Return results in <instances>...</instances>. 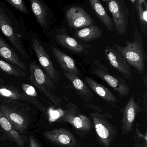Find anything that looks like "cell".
Masks as SVG:
<instances>
[{
    "instance_id": "29",
    "label": "cell",
    "mask_w": 147,
    "mask_h": 147,
    "mask_svg": "<svg viewBox=\"0 0 147 147\" xmlns=\"http://www.w3.org/2000/svg\"><path fill=\"white\" fill-rule=\"evenodd\" d=\"M29 140L30 147H42L33 136L30 135L29 136Z\"/></svg>"
},
{
    "instance_id": "20",
    "label": "cell",
    "mask_w": 147,
    "mask_h": 147,
    "mask_svg": "<svg viewBox=\"0 0 147 147\" xmlns=\"http://www.w3.org/2000/svg\"><path fill=\"white\" fill-rule=\"evenodd\" d=\"M0 126L8 135L17 144L19 147H24L23 137L20 134L16 131L8 119L0 110Z\"/></svg>"
},
{
    "instance_id": "2",
    "label": "cell",
    "mask_w": 147,
    "mask_h": 147,
    "mask_svg": "<svg viewBox=\"0 0 147 147\" xmlns=\"http://www.w3.org/2000/svg\"><path fill=\"white\" fill-rule=\"evenodd\" d=\"M114 47L121 54L130 66L140 74L146 69V54L141 35L138 29L135 30L133 40L125 41V45L114 44Z\"/></svg>"
},
{
    "instance_id": "24",
    "label": "cell",
    "mask_w": 147,
    "mask_h": 147,
    "mask_svg": "<svg viewBox=\"0 0 147 147\" xmlns=\"http://www.w3.org/2000/svg\"><path fill=\"white\" fill-rule=\"evenodd\" d=\"M136 8L139 16L140 25L142 30L147 34V5L146 0H137Z\"/></svg>"
},
{
    "instance_id": "19",
    "label": "cell",
    "mask_w": 147,
    "mask_h": 147,
    "mask_svg": "<svg viewBox=\"0 0 147 147\" xmlns=\"http://www.w3.org/2000/svg\"><path fill=\"white\" fill-rule=\"evenodd\" d=\"M0 57L12 64L16 65L24 71H26L25 64L21 61L15 52L7 44L0 35Z\"/></svg>"
},
{
    "instance_id": "12",
    "label": "cell",
    "mask_w": 147,
    "mask_h": 147,
    "mask_svg": "<svg viewBox=\"0 0 147 147\" xmlns=\"http://www.w3.org/2000/svg\"><path fill=\"white\" fill-rule=\"evenodd\" d=\"M44 136L51 142L62 147H81L72 133L66 129H55L45 132Z\"/></svg>"
},
{
    "instance_id": "6",
    "label": "cell",
    "mask_w": 147,
    "mask_h": 147,
    "mask_svg": "<svg viewBox=\"0 0 147 147\" xmlns=\"http://www.w3.org/2000/svg\"><path fill=\"white\" fill-rule=\"evenodd\" d=\"M94 65L95 67L92 70L93 74L108 83L121 97L128 96L130 89L126 81L110 73L106 67L98 60L95 61Z\"/></svg>"
},
{
    "instance_id": "35",
    "label": "cell",
    "mask_w": 147,
    "mask_h": 147,
    "mask_svg": "<svg viewBox=\"0 0 147 147\" xmlns=\"http://www.w3.org/2000/svg\"><path fill=\"white\" fill-rule=\"evenodd\" d=\"M143 147H147V145H146V146H144Z\"/></svg>"
},
{
    "instance_id": "23",
    "label": "cell",
    "mask_w": 147,
    "mask_h": 147,
    "mask_svg": "<svg viewBox=\"0 0 147 147\" xmlns=\"http://www.w3.org/2000/svg\"><path fill=\"white\" fill-rule=\"evenodd\" d=\"M75 36L83 41H90L101 38L102 32L98 26L92 25L76 31Z\"/></svg>"
},
{
    "instance_id": "32",
    "label": "cell",
    "mask_w": 147,
    "mask_h": 147,
    "mask_svg": "<svg viewBox=\"0 0 147 147\" xmlns=\"http://www.w3.org/2000/svg\"><path fill=\"white\" fill-rule=\"evenodd\" d=\"M4 84V81L3 80V79L2 78H1L0 77V85H1L3 84Z\"/></svg>"
},
{
    "instance_id": "34",
    "label": "cell",
    "mask_w": 147,
    "mask_h": 147,
    "mask_svg": "<svg viewBox=\"0 0 147 147\" xmlns=\"http://www.w3.org/2000/svg\"><path fill=\"white\" fill-rule=\"evenodd\" d=\"M104 1H112V0H104Z\"/></svg>"
},
{
    "instance_id": "11",
    "label": "cell",
    "mask_w": 147,
    "mask_h": 147,
    "mask_svg": "<svg viewBox=\"0 0 147 147\" xmlns=\"http://www.w3.org/2000/svg\"><path fill=\"white\" fill-rule=\"evenodd\" d=\"M0 99L10 101H25L33 105L43 112L46 110L45 106L40 102H36L26 95L22 90L13 86L4 84L0 85Z\"/></svg>"
},
{
    "instance_id": "18",
    "label": "cell",
    "mask_w": 147,
    "mask_h": 147,
    "mask_svg": "<svg viewBox=\"0 0 147 147\" xmlns=\"http://www.w3.org/2000/svg\"><path fill=\"white\" fill-rule=\"evenodd\" d=\"M85 81L89 88L101 98L114 107L116 106L117 99L108 88L89 77H86Z\"/></svg>"
},
{
    "instance_id": "9",
    "label": "cell",
    "mask_w": 147,
    "mask_h": 147,
    "mask_svg": "<svg viewBox=\"0 0 147 147\" xmlns=\"http://www.w3.org/2000/svg\"><path fill=\"white\" fill-rule=\"evenodd\" d=\"M36 22L44 32L54 22L55 17L44 0H28Z\"/></svg>"
},
{
    "instance_id": "3",
    "label": "cell",
    "mask_w": 147,
    "mask_h": 147,
    "mask_svg": "<svg viewBox=\"0 0 147 147\" xmlns=\"http://www.w3.org/2000/svg\"><path fill=\"white\" fill-rule=\"evenodd\" d=\"M0 110L8 119L15 129L24 134L30 124V109L18 101L1 100Z\"/></svg>"
},
{
    "instance_id": "30",
    "label": "cell",
    "mask_w": 147,
    "mask_h": 147,
    "mask_svg": "<svg viewBox=\"0 0 147 147\" xmlns=\"http://www.w3.org/2000/svg\"><path fill=\"white\" fill-rule=\"evenodd\" d=\"M143 105H144L145 111L146 114L147 113V90H146L143 95Z\"/></svg>"
},
{
    "instance_id": "33",
    "label": "cell",
    "mask_w": 147,
    "mask_h": 147,
    "mask_svg": "<svg viewBox=\"0 0 147 147\" xmlns=\"http://www.w3.org/2000/svg\"><path fill=\"white\" fill-rule=\"evenodd\" d=\"M131 1L133 3H135V1H136V0H131Z\"/></svg>"
},
{
    "instance_id": "1",
    "label": "cell",
    "mask_w": 147,
    "mask_h": 147,
    "mask_svg": "<svg viewBox=\"0 0 147 147\" xmlns=\"http://www.w3.org/2000/svg\"><path fill=\"white\" fill-rule=\"evenodd\" d=\"M0 30L9 42L26 58L29 57L22 38L27 36L24 20L19 18L0 0Z\"/></svg>"
},
{
    "instance_id": "5",
    "label": "cell",
    "mask_w": 147,
    "mask_h": 147,
    "mask_svg": "<svg viewBox=\"0 0 147 147\" xmlns=\"http://www.w3.org/2000/svg\"><path fill=\"white\" fill-rule=\"evenodd\" d=\"M90 117L93 122L99 142L105 147H109L117 135L113 124L108 120L107 114L91 113Z\"/></svg>"
},
{
    "instance_id": "27",
    "label": "cell",
    "mask_w": 147,
    "mask_h": 147,
    "mask_svg": "<svg viewBox=\"0 0 147 147\" xmlns=\"http://www.w3.org/2000/svg\"><path fill=\"white\" fill-rule=\"evenodd\" d=\"M22 91L29 97L33 99L36 102H40L39 96L34 87L31 85L27 84H22L21 85Z\"/></svg>"
},
{
    "instance_id": "8",
    "label": "cell",
    "mask_w": 147,
    "mask_h": 147,
    "mask_svg": "<svg viewBox=\"0 0 147 147\" xmlns=\"http://www.w3.org/2000/svg\"><path fill=\"white\" fill-rule=\"evenodd\" d=\"M29 36L31 38L34 51L40 64L43 67L51 80L54 83H57L60 79V74L54 68L49 55L43 48L35 34L31 32Z\"/></svg>"
},
{
    "instance_id": "16",
    "label": "cell",
    "mask_w": 147,
    "mask_h": 147,
    "mask_svg": "<svg viewBox=\"0 0 147 147\" xmlns=\"http://www.w3.org/2000/svg\"><path fill=\"white\" fill-rule=\"evenodd\" d=\"M57 31L58 33L55 34V37L58 44L75 53H82L85 51L87 47L84 44L80 43L61 30Z\"/></svg>"
},
{
    "instance_id": "22",
    "label": "cell",
    "mask_w": 147,
    "mask_h": 147,
    "mask_svg": "<svg viewBox=\"0 0 147 147\" xmlns=\"http://www.w3.org/2000/svg\"><path fill=\"white\" fill-rule=\"evenodd\" d=\"M93 11L107 29L110 32H114V26L113 22L107 13L105 9L99 0H89Z\"/></svg>"
},
{
    "instance_id": "15",
    "label": "cell",
    "mask_w": 147,
    "mask_h": 147,
    "mask_svg": "<svg viewBox=\"0 0 147 147\" xmlns=\"http://www.w3.org/2000/svg\"><path fill=\"white\" fill-rule=\"evenodd\" d=\"M140 110L139 104L136 102L134 95L129 100L123 109L122 119V135H125L132 130L135 117Z\"/></svg>"
},
{
    "instance_id": "7",
    "label": "cell",
    "mask_w": 147,
    "mask_h": 147,
    "mask_svg": "<svg viewBox=\"0 0 147 147\" xmlns=\"http://www.w3.org/2000/svg\"><path fill=\"white\" fill-rule=\"evenodd\" d=\"M108 6L113 16V24L119 36H123L127 32L128 25L129 11L123 0L109 1Z\"/></svg>"
},
{
    "instance_id": "26",
    "label": "cell",
    "mask_w": 147,
    "mask_h": 147,
    "mask_svg": "<svg viewBox=\"0 0 147 147\" xmlns=\"http://www.w3.org/2000/svg\"><path fill=\"white\" fill-rule=\"evenodd\" d=\"M20 13L29 15L30 12L24 0H5Z\"/></svg>"
},
{
    "instance_id": "28",
    "label": "cell",
    "mask_w": 147,
    "mask_h": 147,
    "mask_svg": "<svg viewBox=\"0 0 147 147\" xmlns=\"http://www.w3.org/2000/svg\"><path fill=\"white\" fill-rule=\"evenodd\" d=\"M135 147H143L147 145V134H142L138 127L135 128Z\"/></svg>"
},
{
    "instance_id": "10",
    "label": "cell",
    "mask_w": 147,
    "mask_h": 147,
    "mask_svg": "<svg viewBox=\"0 0 147 147\" xmlns=\"http://www.w3.org/2000/svg\"><path fill=\"white\" fill-rule=\"evenodd\" d=\"M60 121L70 123L74 128L80 131H88L91 128L89 118L80 113L77 107L69 102L66 110L59 119Z\"/></svg>"
},
{
    "instance_id": "17",
    "label": "cell",
    "mask_w": 147,
    "mask_h": 147,
    "mask_svg": "<svg viewBox=\"0 0 147 147\" xmlns=\"http://www.w3.org/2000/svg\"><path fill=\"white\" fill-rule=\"evenodd\" d=\"M52 51L58 63L64 72L78 76L79 71L75 61L71 57L54 47H52Z\"/></svg>"
},
{
    "instance_id": "4",
    "label": "cell",
    "mask_w": 147,
    "mask_h": 147,
    "mask_svg": "<svg viewBox=\"0 0 147 147\" xmlns=\"http://www.w3.org/2000/svg\"><path fill=\"white\" fill-rule=\"evenodd\" d=\"M29 70L30 82L42 92L54 105H61L62 100L53 92L55 86L41 68L36 63L33 62L30 64Z\"/></svg>"
},
{
    "instance_id": "21",
    "label": "cell",
    "mask_w": 147,
    "mask_h": 147,
    "mask_svg": "<svg viewBox=\"0 0 147 147\" xmlns=\"http://www.w3.org/2000/svg\"><path fill=\"white\" fill-rule=\"evenodd\" d=\"M64 75L73 85L74 88L78 91L79 95L85 101H89L92 98V92L87 84L80 79L78 76L73 75L67 72H64Z\"/></svg>"
},
{
    "instance_id": "25",
    "label": "cell",
    "mask_w": 147,
    "mask_h": 147,
    "mask_svg": "<svg viewBox=\"0 0 147 147\" xmlns=\"http://www.w3.org/2000/svg\"><path fill=\"white\" fill-rule=\"evenodd\" d=\"M0 69L7 74L18 78H26V74L16 65L0 59Z\"/></svg>"
},
{
    "instance_id": "31",
    "label": "cell",
    "mask_w": 147,
    "mask_h": 147,
    "mask_svg": "<svg viewBox=\"0 0 147 147\" xmlns=\"http://www.w3.org/2000/svg\"><path fill=\"white\" fill-rule=\"evenodd\" d=\"M147 74L146 73L144 78V85H145V87H146V89H147Z\"/></svg>"
},
{
    "instance_id": "13",
    "label": "cell",
    "mask_w": 147,
    "mask_h": 147,
    "mask_svg": "<svg viewBox=\"0 0 147 147\" xmlns=\"http://www.w3.org/2000/svg\"><path fill=\"white\" fill-rule=\"evenodd\" d=\"M66 18L69 26L74 29L84 28L94 23L90 16L80 7H72L68 9Z\"/></svg>"
},
{
    "instance_id": "14",
    "label": "cell",
    "mask_w": 147,
    "mask_h": 147,
    "mask_svg": "<svg viewBox=\"0 0 147 147\" xmlns=\"http://www.w3.org/2000/svg\"><path fill=\"white\" fill-rule=\"evenodd\" d=\"M104 53L110 63L114 68L121 73L125 78H132L133 76L129 65L114 47L107 46Z\"/></svg>"
}]
</instances>
